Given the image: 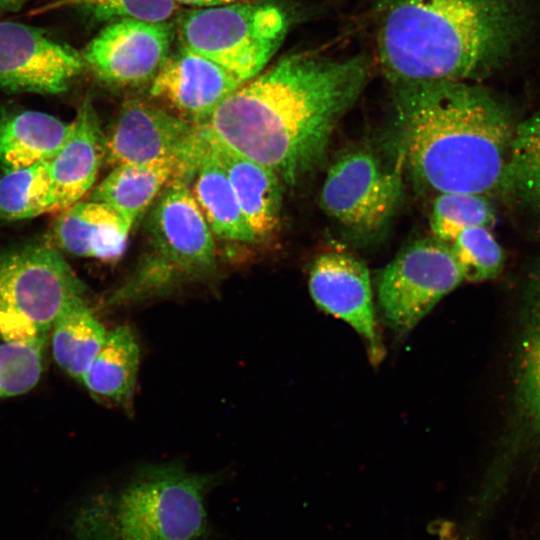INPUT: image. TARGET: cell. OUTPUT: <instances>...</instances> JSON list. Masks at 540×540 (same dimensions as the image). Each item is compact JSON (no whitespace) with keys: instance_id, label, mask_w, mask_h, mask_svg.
I'll use <instances>...</instances> for the list:
<instances>
[{"instance_id":"obj_1","label":"cell","mask_w":540,"mask_h":540,"mask_svg":"<svg viewBox=\"0 0 540 540\" xmlns=\"http://www.w3.org/2000/svg\"><path fill=\"white\" fill-rule=\"evenodd\" d=\"M368 76L365 56L292 53L244 82L198 126L296 185L323 164L337 124Z\"/></svg>"},{"instance_id":"obj_2","label":"cell","mask_w":540,"mask_h":540,"mask_svg":"<svg viewBox=\"0 0 540 540\" xmlns=\"http://www.w3.org/2000/svg\"><path fill=\"white\" fill-rule=\"evenodd\" d=\"M392 85L398 160L418 187L501 193L516 128L503 102L463 81Z\"/></svg>"},{"instance_id":"obj_3","label":"cell","mask_w":540,"mask_h":540,"mask_svg":"<svg viewBox=\"0 0 540 540\" xmlns=\"http://www.w3.org/2000/svg\"><path fill=\"white\" fill-rule=\"evenodd\" d=\"M529 0H379L376 54L391 84L478 80L529 31Z\"/></svg>"},{"instance_id":"obj_4","label":"cell","mask_w":540,"mask_h":540,"mask_svg":"<svg viewBox=\"0 0 540 540\" xmlns=\"http://www.w3.org/2000/svg\"><path fill=\"white\" fill-rule=\"evenodd\" d=\"M225 477L179 463L146 464L85 495L66 518L67 540H215L208 498Z\"/></svg>"},{"instance_id":"obj_5","label":"cell","mask_w":540,"mask_h":540,"mask_svg":"<svg viewBox=\"0 0 540 540\" xmlns=\"http://www.w3.org/2000/svg\"><path fill=\"white\" fill-rule=\"evenodd\" d=\"M148 249L109 304L133 303L208 275L216 266L212 234L189 184L169 183L154 201L147 223Z\"/></svg>"},{"instance_id":"obj_6","label":"cell","mask_w":540,"mask_h":540,"mask_svg":"<svg viewBox=\"0 0 540 540\" xmlns=\"http://www.w3.org/2000/svg\"><path fill=\"white\" fill-rule=\"evenodd\" d=\"M85 286L62 253L45 244L0 250V341L46 339Z\"/></svg>"},{"instance_id":"obj_7","label":"cell","mask_w":540,"mask_h":540,"mask_svg":"<svg viewBox=\"0 0 540 540\" xmlns=\"http://www.w3.org/2000/svg\"><path fill=\"white\" fill-rule=\"evenodd\" d=\"M287 32L283 10L254 2L188 10L177 25L182 48L208 58L243 82L264 70Z\"/></svg>"},{"instance_id":"obj_8","label":"cell","mask_w":540,"mask_h":540,"mask_svg":"<svg viewBox=\"0 0 540 540\" xmlns=\"http://www.w3.org/2000/svg\"><path fill=\"white\" fill-rule=\"evenodd\" d=\"M464 280L449 243L434 237L414 241L379 276L378 302L386 323L397 333L408 332Z\"/></svg>"},{"instance_id":"obj_9","label":"cell","mask_w":540,"mask_h":540,"mask_svg":"<svg viewBox=\"0 0 540 540\" xmlns=\"http://www.w3.org/2000/svg\"><path fill=\"white\" fill-rule=\"evenodd\" d=\"M401 168H387L366 149L345 153L325 177L321 208L352 234L373 236L389 224L400 204Z\"/></svg>"},{"instance_id":"obj_10","label":"cell","mask_w":540,"mask_h":540,"mask_svg":"<svg viewBox=\"0 0 540 540\" xmlns=\"http://www.w3.org/2000/svg\"><path fill=\"white\" fill-rule=\"evenodd\" d=\"M204 145L200 126L145 101L128 100L106 136L105 160L113 166L174 162L190 184Z\"/></svg>"},{"instance_id":"obj_11","label":"cell","mask_w":540,"mask_h":540,"mask_svg":"<svg viewBox=\"0 0 540 540\" xmlns=\"http://www.w3.org/2000/svg\"><path fill=\"white\" fill-rule=\"evenodd\" d=\"M512 366L504 461L540 456V257L526 277Z\"/></svg>"},{"instance_id":"obj_12","label":"cell","mask_w":540,"mask_h":540,"mask_svg":"<svg viewBox=\"0 0 540 540\" xmlns=\"http://www.w3.org/2000/svg\"><path fill=\"white\" fill-rule=\"evenodd\" d=\"M84 67L81 52L46 31L18 22H0L1 89L59 94Z\"/></svg>"},{"instance_id":"obj_13","label":"cell","mask_w":540,"mask_h":540,"mask_svg":"<svg viewBox=\"0 0 540 540\" xmlns=\"http://www.w3.org/2000/svg\"><path fill=\"white\" fill-rule=\"evenodd\" d=\"M174 38L167 21L121 18L104 27L81 52L85 66L103 82L129 86L153 79Z\"/></svg>"},{"instance_id":"obj_14","label":"cell","mask_w":540,"mask_h":540,"mask_svg":"<svg viewBox=\"0 0 540 540\" xmlns=\"http://www.w3.org/2000/svg\"><path fill=\"white\" fill-rule=\"evenodd\" d=\"M308 287L316 306L348 323L365 341L370 360L378 363L384 352L365 263L347 252L322 253L312 264Z\"/></svg>"},{"instance_id":"obj_15","label":"cell","mask_w":540,"mask_h":540,"mask_svg":"<svg viewBox=\"0 0 540 540\" xmlns=\"http://www.w3.org/2000/svg\"><path fill=\"white\" fill-rule=\"evenodd\" d=\"M243 83L215 62L181 47L152 79L150 94L182 118L202 125Z\"/></svg>"},{"instance_id":"obj_16","label":"cell","mask_w":540,"mask_h":540,"mask_svg":"<svg viewBox=\"0 0 540 540\" xmlns=\"http://www.w3.org/2000/svg\"><path fill=\"white\" fill-rule=\"evenodd\" d=\"M133 224L106 203L80 200L59 211L50 245L79 257L113 261L123 254Z\"/></svg>"},{"instance_id":"obj_17","label":"cell","mask_w":540,"mask_h":540,"mask_svg":"<svg viewBox=\"0 0 540 540\" xmlns=\"http://www.w3.org/2000/svg\"><path fill=\"white\" fill-rule=\"evenodd\" d=\"M106 153V135L86 98L72 121L70 134L48 161L58 212L82 200L95 183Z\"/></svg>"},{"instance_id":"obj_18","label":"cell","mask_w":540,"mask_h":540,"mask_svg":"<svg viewBox=\"0 0 540 540\" xmlns=\"http://www.w3.org/2000/svg\"><path fill=\"white\" fill-rule=\"evenodd\" d=\"M205 135L213 154L227 174L256 241L270 238L280 224L281 180L269 168Z\"/></svg>"},{"instance_id":"obj_19","label":"cell","mask_w":540,"mask_h":540,"mask_svg":"<svg viewBox=\"0 0 540 540\" xmlns=\"http://www.w3.org/2000/svg\"><path fill=\"white\" fill-rule=\"evenodd\" d=\"M72 129L50 114L0 108V166L15 170L49 161L63 146Z\"/></svg>"},{"instance_id":"obj_20","label":"cell","mask_w":540,"mask_h":540,"mask_svg":"<svg viewBox=\"0 0 540 540\" xmlns=\"http://www.w3.org/2000/svg\"><path fill=\"white\" fill-rule=\"evenodd\" d=\"M189 187L214 236L244 243L256 241L227 174L213 154L206 135L204 149Z\"/></svg>"},{"instance_id":"obj_21","label":"cell","mask_w":540,"mask_h":540,"mask_svg":"<svg viewBox=\"0 0 540 540\" xmlns=\"http://www.w3.org/2000/svg\"><path fill=\"white\" fill-rule=\"evenodd\" d=\"M174 180L183 181L174 162L123 163L114 166L87 199L106 203L135 223Z\"/></svg>"},{"instance_id":"obj_22","label":"cell","mask_w":540,"mask_h":540,"mask_svg":"<svg viewBox=\"0 0 540 540\" xmlns=\"http://www.w3.org/2000/svg\"><path fill=\"white\" fill-rule=\"evenodd\" d=\"M140 349L126 324L108 331L81 383L96 397L130 409L135 392Z\"/></svg>"},{"instance_id":"obj_23","label":"cell","mask_w":540,"mask_h":540,"mask_svg":"<svg viewBox=\"0 0 540 540\" xmlns=\"http://www.w3.org/2000/svg\"><path fill=\"white\" fill-rule=\"evenodd\" d=\"M51 331L54 360L69 376L81 383L107 331L84 298L65 308L55 320Z\"/></svg>"},{"instance_id":"obj_24","label":"cell","mask_w":540,"mask_h":540,"mask_svg":"<svg viewBox=\"0 0 540 540\" xmlns=\"http://www.w3.org/2000/svg\"><path fill=\"white\" fill-rule=\"evenodd\" d=\"M58 212L48 161L0 177V220L17 221Z\"/></svg>"},{"instance_id":"obj_25","label":"cell","mask_w":540,"mask_h":540,"mask_svg":"<svg viewBox=\"0 0 540 540\" xmlns=\"http://www.w3.org/2000/svg\"><path fill=\"white\" fill-rule=\"evenodd\" d=\"M495 210L487 196L464 192H446L436 195L430 216L433 237L451 243L464 229L492 228Z\"/></svg>"},{"instance_id":"obj_26","label":"cell","mask_w":540,"mask_h":540,"mask_svg":"<svg viewBox=\"0 0 540 540\" xmlns=\"http://www.w3.org/2000/svg\"><path fill=\"white\" fill-rule=\"evenodd\" d=\"M45 342L0 341V399L25 394L37 385Z\"/></svg>"},{"instance_id":"obj_27","label":"cell","mask_w":540,"mask_h":540,"mask_svg":"<svg viewBox=\"0 0 540 540\" xmlns=\"http://www.w3.org/2000/svg\"><path fill=\"white\" fill-rule=\"evenodd\" d=\"M465 280L482 282L499 276L505 256L489 228L470 227L450 243Z\"/></svg>"},{"instance_id":"obj_28","label":"cell","mask_w":540,"mask_h":540,"mask_svg":"<svg viewBox=\"0 0 540 540\" xmlns=\"http://www.w3.org/2000/svg\"><path fill=\"white\" fill-rule=\"evenodd\" d=\"M540 171V107L516 124L501 193L504 197Z\"/></svg>"},{"instance_id":"obj_29","label":"cell","mask_w":540,"mask_h":540,"mask_svg":"<svg viewBox=\"0 0 540 540\" xmlns=\"http://www.w3.org/2000/svg\"><path fill=\"white\" fill-rule=\"evenodd\" d=\"M175 0H58L43 11L80 7L99 20L134 18L150 22L167 21L177 9Z\"/></svg>"},{"instance_id":"obj_30","label":"cell","mask_w":540,"mask_h":540,"mask_svg":"<svg viewBox=\"0 0 540 540\" xmlns=\"http://www.w3.org/2000/svg\"><path fill=\"white\" fill-rule=\"evenodd\" d=\"M505 198L526 211L540 226V171Z\"/></svg>"},{"instance_id":"obj_31","label":"cell","mask_w":540,"mask_h":540,"mask_svg":"<svg viewBox=\"0 0 540 540\" xmlns=\"http://www.w3.org/2000/svg\"><path fill=\"white\" fill-rule=\"evenodd\" d=\"M177 3H182L197 7L219 6L233 3L250 2V0H175Z\"/></svg>"},{"instance_id":"obj_32","label":"cell","mask_w":540,"mask_h":540,"mask_svg":"<svg viewBox=\"0 0 540 540\" xmlns=\"http://www.w3.org/2000/svg\"><path fill=\"white\" fill-rule=\"evenodd\" d=\"M28 0H0V11L13 12L19 10Z\"/></svg>"}]
</instances>
